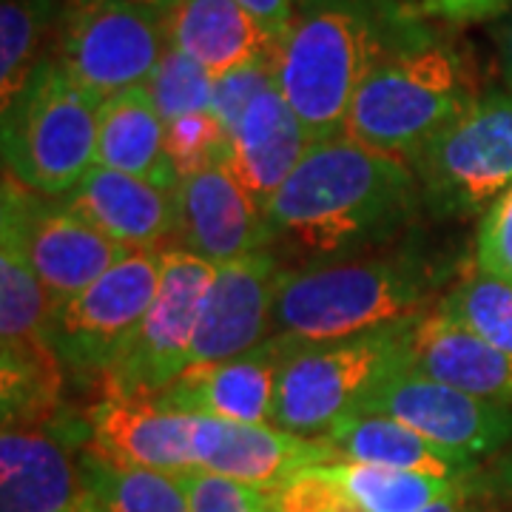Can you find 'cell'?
I'll use <instances>...</instances> for the list:
<instances>
[{
    "label": "cell",
    "mask_w": 512,
    "mask_h": 512,
    "mask_svg": "<svg viewBox=\"0 0 512 512\" xmlns=\"http://www.w3.org/2000/svg\"><path fill=\"white\" fill-rule=\"evenodd\" d=\"M86 487L103 512H191L183 476L114 464L89 447L80 453Z\"/></svg>",
    "instance_id": "25"
},
{
    "label": "cell",
    "mask_w": 512,
    "mask_h": 512,
    "mask_svg": "<svg viewBox=\"0 0 512 512\" xmlns=\"http://www.w3.org/2000/svg\"><path fill=\"white\" fill-rule=\"evenodd\" d=\"M285 274V262L271 251L217 265L202 302L188 367L225 362L268 342L276 293Z\"/></svg>",
    "instance_id": "14"
},
{
    "label": "cell",
    "mask_w": 512,
    "mask_h": 512,
    "mask_svg": "<svg viewBox=\"0 0 512 512\" xmlns=\"http://www.w3.org/2000/svg\"><path fill=\"white\" fill-rule=\"evenodd\" d=\"M177 220L171 248L225 265L239 256L265 251V214L242 188L228 163L188 174L174 194Z\"/></svg>",
    "instance_id": "15"
},
{
    "label": "cell",
    "mask_w": 512,
    "mask_h": 512,
    "mask_svg": "<svg viewBox=\"0 0 512 512\" xmlns=\"http://www.w3.org/2000/svg\"><path fill=\"white\" fill-rule=\"evenodd\" d=\"M165 151L183 180L188 174L228 163L231 134L211 111L185 114L165 123Z\"/></svg>",
    "instance_id": "30"
},
{
    "label": "cell",
    "mask_w": 512,
    "mask_h": 512,
    "mask_svg": "<svg viewBox=\"0 0 512 512\" xmlns=\"http://www.w3.org/2000/svg\"><path fill=\"white\" fill-rule=\"evenodd\" d=\"M89 447L86 416L60 410L40 424H3L0 512H74L92 501L80 453Z\"/></svg>",
    "instance_id": "12"
},
{
    "label": "cell",
    "mask_w": 512,
    "mask_h": 512,
    "mask_svg": "<svg viewBox=\"0 0 512 512\" xmlns=\"http://www.w3.org/2000/svg\"><path fill=\"white\" fill-rule=\"evenodd\" d=\"M413 322L333 342L285 339L288 348L276 373V427L325 439L339 421L359 413L373 390L407 365Z\"/></svg>",
    "instance_id": "6"
},
{
    "label": "cell",
    "mask_w": 512,
    "mask_h": 512,
    "mask_svg": "<svg viewBox=\"0 0 512 512\" xmlns=\"http://www.w3.org/2000/svg\"><path fill=\"white\" fill-rule=\"evenodd\" d=\"M0 214V237L18 245L55 308L89 288L128 254V248L74 214L60 197L37 194L9 174H3Z\"/></svg>",
    "instance_id": "11"
},
{
    "label": "cell",
    "mask_w": 512,
    "mask_h": 512,
    "mask_svg": "<svg viewBox=\"0 0 512 512\" xmlns=\"http://www.w3.org/2000/svg\"><path fill=\"white\" fill-rule=\"evenodd\" d=\"M325 439L336 447L342 461L393 467L421 476L473 478L481 467L476 461H467L427 441L407 424L382 413H353L339 421Z\"/></svg>",
    "instance_id": "24"
},
{
    "label": "cell",
    "mask_w": 512,
    "mask_h": 512,
    "mask_svg": "<svg viewBox=\"0 0 512 512\" xmlns=\"http://www.w3.org/2000/svg\"><path fill=\"white\" fill-rule=\"evenodd\" d=\"M407 367L487 402L512 404V353L484 342L439 308L407 333Z\"/></svg>",
    "instance_id": "20"
},
{
    "label": "cell",
    "mask_w": 512,
    "mask_h": 512,
    "mask_svg": "<svg viewBox=\"0 0 512 512\" xmlns=\"http://www.w3.org/2000/svg\"><path fill=\"white\" fill-rule=\"evenodd\" d=\"M168 43L205 66L211 77L271 55L282 37L268 32L237 0H177L165 15Z\"/></svg>",
    "instance_id": "22"
},
{
    "label": "cell",
    "mask_w": 512,
    "mask_h": 512,
    "mask_svg": "<svg viewBox=\"0 0 512 512\" xmlns=\"http://www.w3.org/2000/svg\"><path fill=\"white\" fill-rule=\"evenodd\" d=\"M427 35L396 0H302L282 37L276 86L316 140L345 134L350 103L379 60Z\"/></svg>",
    "instance_id": "2"
},
{
    "label": "cell",
    "mask_w": 512,
    "mask_h": 512,
    "mask_svg": "<svg viewBox=\"0 0 512 512\" xmlns=\"http://www.w3.org/2000/svg\"><path fill=\"white\" fill-rule=\"evenodd\" d=\"M97 163L143 177L165 191H177L180 174L165 151V120L146 86L103 100L97 123Z\"/></svg>",
    "instance_id": "23"
},
{
    "label": "cell",
    "mask_w": 512,
    "mask_h": 512,
    "mask_svg": "<svg viewBox=\"0 0 512 512\" xmlns=\"http://www.w3.org/2000/svg\"><path fill=\"white\" fill-rule=\"evenodd\" d=\"M146 89L157 111H160V117L165 123H171V120L185 117V114L211 111L214 77L194 57H188L183 49L168 43L163 60L151 74Z\"/></svg>",
    "instance_id": "29"
},
{
    "label": "cell",
    "mask_w": 512,
    "mask_h": 512,
    "mask_svg": "<svg viewBox=\"0 0 512 512\" xmlns=\"http://www.w3.org/2000/svg\"><path fill=\"white\" fill-rule=\"evenodd\" d=\"M311 146L308 128L302 126L279 86H271L251 103L234 131L228 168L265 214L268 202L274 200Z\"/></svg>",
    "instance_id": "21"
},
{
    "label": "cell",
    "mask_w": 512,
    "mask_h": 512,
    "mask_svg": "<svg viewBox=\"0 0 512 512\" xmlns=\"http://www.w3.org/2000/svg\"><path fill=\"white\" fill-rule=\"evenodd\" d=\"M191 512H271L268 493L208 470L183 473Z\"/></svg>",
    "instance_id": "33"
},
{
    "label": "cell",
    "mask_w": 512,
    "mask_h": 512,
    "mask_svg": "<svg viewBox=\"0 0 512 512\" xmlns=\"http://www.w3.org/2000/svg\"><path fill=\"white\" fill-rule=\"evenodd\" d=\"M450 279L444 259L413 245L288 268L276 293L271 336L308 345L404 325L433 311Z\"/></svg>",
    "instance_id": "3"
},
{
    "label": "cell",
    "mask_w": 512,
    "mask_h": 512,
    "mask_svg": "<svg viewBox=\"0 0 512 512\" xmlns=\"http://www.w3.org/2000/svg\"><path fill=\"white\" fill-rule=\"evenodd\" d=\"M285 348L288 342L282 336H271L259 348L234 359L185 367L174 382L151 393V399L191 416L274 424L276 373Z\"/></svg>",
    "instance_id": "18"
},
{
    "label": "cell",
    "mask_w": 512,
    "mask_h": 512,
    "mask_svg": "<svg viewBox=\"0 0 512 512\" xmlns=\"http://www.w3.org/2000/svg\"><path fill=\"white\" fill-rule=\"evenodd\" d=\"M410 165L427 211L484 217L512 185V92L476 97Z\"/></svg>",
    "instance_id": "7"
},
{
    "label": "cell",
    "mask_w": 512,
    "mask_h": 512,
    "mask_svg": "<svg viewBox=\"0 0 512 512\" xmlns=\"http://www.w3.org/2000/svg\"><path fill=\"white\" fill-rule=\"evenodd\" d=\"M501 69H504V77L512 89V18L507 20L504 35H501Z\"/></svg>",
    "instance_id": "38"
},
{
    "label": "cell",
    "mask_w": 512,
    "mask_h": 512,
    "mask_svg": "<svg viewBox=\"0 0 512 512\" xmlns=\"http://www.w3.org/2000/svg\"><path fill=\"white\" fill-rule=\"evenodd\" d=\"M217 265L165 248L163 276L151 308L103 379V396H151L171 384L191 359L202 302Z\"/></svg>",
    "instance_id": "10"
},
{
    "label": "cell",
    "mask_w": 512,
    "mask_h": 512,
    "mask_svg": "<svg viewBox=\"0 0 512 512\" xmlns=\"http://www.w3.org/2000/svg\"><path fill=\"white\" fill-rule=\"evenodd\" d=\"M421 512H481L478 510V478L467 481L458 493L441 498V501L424 507Z\"/></svg>",
    "instance_id": "37"
},
{
    "label": "cell",
    "mask_w": 512,
    "mask_h": 512,
    "mask_svg": "<svg viewBox=\"0 0 512 512\" xmlns=\"http://www.w3.org/2000/svg\"><path fill=\"white\" fill-rule=\"evenodd\" d=\"M436 308L484 342L512 353V282L507 279L473 268L447 285Z\"/></svg>",
    "instance_id": "28"
},
{
    "label": "cell",
    "mask_w": 512,
    "mask_h": 512,
    "mask_svg": "<svg viewBox=\"0 0 512 512\" xmlns=\"http://www.w3.org/2000/svg\"><path fill=\"white\" fill-rule=\"evenodd\" d=\"M268 504L274 512H365L333 476L330 464L291 476L268 493Z\"/></svg>",
    "instance_id": "32"
},
{
    "label": "cell",
    "mask_w": 512,
    "mask_h": 512,
    "mask_svg": "<svg viewBox=\"0 0 512 512\" xmlns=\"http://www.w3.org/2000/svg\"><path fill=\"white\" fill-rule=\"evenodd\" d=\"M476 268L512 282V185L478 222Z\"/></svg>",
    "instance_id": "34"
},
{
    "label": "cell",
    "mask_w": 512,
    "mask_h": 512,
    "mask_svg": "<svg viewBox=\"0 0 512 512\" xmlns=\"http://www.w3.org/2000/svg\"><path fill=\"white\" fill-rule=\"evenodd\" d=\"M60 0H3L0 3V97L15 100L55 40Z\"/></svg>",
    "instance_id": "27"
},
{
    "label": "cell",
    "mask_w": 512,
    "mask_h": 512,
    "mask_svg": "<svg viewBox=\"0 0 512 512\" xmlns=\"http://www.w3.org/2000/svg\"><path fill=\"white\" fill-rule=\"evenodd\" d=\"M168 49L165 18L140 0H63L49 55L100 100L146 86Z\"/></svg>",
    "instance_id": "8"
},
{
    "label": "cell",
    "mask_w": 512,
    "mask_h": 512,
    "mask_svg": "<svg viewBox=\"0 0 512 512\" xmlns=\"http://www.w3.org/2000/svg\"><path fill=\"white\" fill-rule=\"evenodd\" d=\"M424 208L413 165L348 134L316 140L265 208V251L311 268L390 248Z\"/></svg>",
    "instance_id": "1"
},
{
    "label": "cell",
    "mask_w": 512,
    "mask_h": 512,
    "mask_svg": "<svg viewBox=\"0 0 512 512\" xmlns=\"http://www.w3.org/2000/svg\"><path fill=\"white\" fill-rule=\"evenodd\" d=\"M271 512H274V510H271Z\"/></svg>",
    "instance_id": "41"
},
{
    "label": "cell",
    "mask_w": 512,
    "mask_h": 512,
    "mask_svg": "<svg viewBox=\"0 0 512 512\" xmlns=\"http://www.w3.org/2000/svg\"><path fill=\"white\" fill-rule=\"evenodd\" d=\"M140 3H146V6H151L154 12H160V15H168L171 12V6L177 3V0H140Z\"/></svg>",
    "instance_id": "39"
},
{
    "label": "cell",
    "mask_w": 512,
    "mask_h": 512,
    "mask_svg": "<svg viewBox=\"0 0 512 512\" xmlns=\"http://www.w3.org/2000/svg\"><path fill=\"white\" fill-rule=\"evenodd\" d=\"M103 100L46 55L3 106V174L46 197H66L97 163Z\"/></svg>",
    "instance_id": "5"
},
{
    "label": "cell",
    "mask_w": 512,
    "mask_h": 512,
    "mask_svg": "<svg viewBox=\"0 0 512 512\" xmlns=\"http://www.w3.org/2000/svg\"><path fill=\"white\" fill-rule=\"evenodd\" d=\"M89 450L114 464L191 473L197 470V416L168 410L151 396H100L86 407Z\"/></svg>",
    "instance_id": "17"
},
{
    "label": "cell",
    "mask_w": 512,
    "mask_h": 512,
    "mask_svg": "<svg viewBox=\"0 0 512 512\" xmlns=\"http://www.w3.org/2000/svg\"><path fill=\"white\" fill-rule=\"evenodd\" d=\"M330 470L365 512H421L476 478L421 476L359 461H333Z\"/></svg>",
    "instance_id": "26"
},
{
    "label": "cell",
    "mask_w": 512,
    "mask_h": 512,
    "mask_svg": "<svg viewBox=\"0 0 512 512\" xmlns=\"http://www.w3.org/2000/svg\"><path fill=\"white\" fill-rule=\"evenodd\" d=\"M74 512H103L100 510V507H97V501H89V504H86V507H80V510H74Z\"/></svg>",
    "instance_id": "40"
},
{
    "label": "cell",
    "mask_w": 512,
    "mask_h": 512,
    "mask_svg": "<svg viewBox=\"0 0 512 512\" xmlns=\"http://www.w3.org/2000/svg\"><path fill=\"white\" fill-rule=\"evenodd\" d=\"M359 413L402 421L427 441L476 464L512 439V404L478 399L407 365L384 379Z\"/></svg>",
    "instance_id": "13"
},
{
    "label": "cell",
    "mask_w": 512,
    "mask_h": 512,
    "mask_svg": "<svg viewBox=\"0 0 512 512\" xmlns=\"http://www.w3.org/2000/svg\"><path fill=\"white\" fill-rule=\"evenodd\" d=\"M165 248H137L114 262L89 288L52 311L49 339L69 382L97 384L117 362L151 308Z\"/></svg>",
    "instance_id": "9"
},
{
    "label": "cell",
    "mask_w": 512,
    "mask_h": 512,
    "mask_svg": "<svg viewBox=\"0 0 512 512\" xmlns=\"http://www.w3.org/2000/svg\"><path fill=\"white\" fill-rule=\"evenodd\" d=\"M194 456L197 470L234 478L262 493H271L308 467L342 461L328 439L296 436L276 424H242L208 416H197Z\"/></svg>",
    "instance_id": "16"
},
{
    "label": "cell",
    "mask_w": 512,
    "mask_h": 512,
    "mask_svg": "<svg viewBox=\"0 0 512 512\" xmlns=\"http://www.w3.org/2000/svg\"><path fill=\"white\" fill-rule=\"evenodd\" d=\"M510 0H421V6L430 15H439L444 20H481L501 12Z\"/></svg>",
    "instance_id": "35"
},
{
    "label": "cell",
    "mask_w": 512,
    "mask_h": 512,
    "mask_svg": "<svg viewBox=\"0 0 512 512\" xmlns=\"http://www.w3.org/2000/svg\"><path fill=\"white\" fill-rule=\"evenodd\" d=\"M276 63H279V49L214 77L211 114L220 120L231 137H234V131H237L245 111L251 109L256 97L276 86Z\"/></svg>",
    "instance_id": "31"
},
{
    "label": "cell",
    "mask_w": 512,
    "mask_h": 512,
    "mask_svg": "<svg viewBox=\"0 0 512 512\" xmlns=\"http://www.w3.org/2000/svg\"><path fill=\"white\" fill-rule=\"evenodd\" d=\"M473 100L464 57L427 32L382 57L367 74L350 103L345 134L413 163Z\"/></svg>",
    "instance_id": "4"
},
{
    "label": "cell",
    "mask_w": 512,
    "mask_h": 512,
    "mask_svg": "<svg viewBox=\"0 0 512 512\" xmlns=\"http://www.w3.org/2000/svg\"><path fill=\"white\" fill-rule=\"evenodd\" d=\"M177 191H165L126 171L94 163L86 177L60 200L128 251L171 248Z\"/></svg>",
    "instance_id": "19"
},
{
    "label": "cell",
    "mask_w": 512,
    "mask_h": 512,
    "mask_svg": "<svg viewBox=\"0 0 512 512\" xmlns=\"http://www.w3.org/2000/svg\"><path fill=\"white\" fill-rule=\"evenodd\" d=\"M237 3H242L276 37H285V32L291 29L293 15H296L293 0H237Z\"/></svg>",
    "instance_id": "36"
}]
</instances>
